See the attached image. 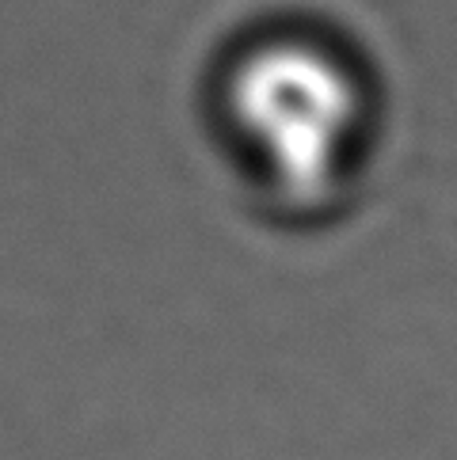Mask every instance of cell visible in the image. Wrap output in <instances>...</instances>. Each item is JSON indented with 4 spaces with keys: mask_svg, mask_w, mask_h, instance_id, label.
<instances>
[{
    "mask_svg": "<svg viewBox=\"0 0 457 460\" xmlns=\"http://www.w3.org/2000/svg\"><path fill=\"white\" fill-rule=\"evenodd\" d=\"M228 111L293 206L332 190L358 122V88L339 61L301 42H271L228 76Z\"/></svg>",
    "mask_w": 457,
    "mask_h": 460,
    "instance_id": "cell-1",
    "label": "cell"
}]
</instances>
